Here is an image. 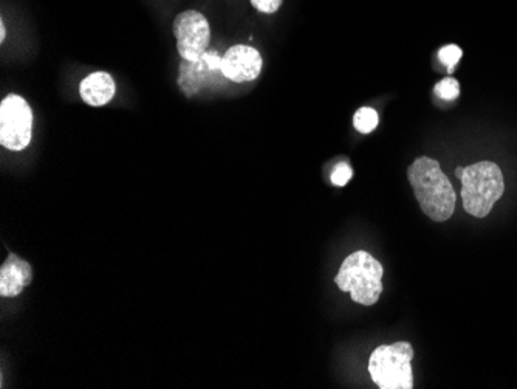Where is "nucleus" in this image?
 Segmentation results:
<instances>
[{
    "label": "nucleus",
    "instance_id": "1",
    "mask_svg": "<svg viewBox=\"0 0 517 389\" xmlns=\"http://www.w3.org/2000/svg\"><path fill=\"white\" fill-rule=\"evenodd\" d=\"M408 178L423 212L434 222H446L455 212V191L437 160L420 157L408 169Z\"/></svg>",
    "mask_w": 517,
    "mask_h": 389
},
{
    "label": "nucleus",
    "instance_id": "2",
    "mask_svg": "<svg viewBox=\"0 0 517 389\" xmlns=\"http://www.w3.org/2000/svg\"><path fill=\"white\" fill-rule=\"evenodd\" d=\"M461 180L463 208L474 218H487L505 191L504 174L493 161L463 168Z\"/></svg>",
    "mask_w": 517,
    "mask_h": 389
},
{
    "label": "nucleus",
    "instance_id": "3",
    "mask_svg": "<svg viewBox=\"0 0 517 389\" xmlns=\"http://www.w3.org/2000/svg\"><path fill=\"white\" fill-rule=\"evenodd\" d=\"M383 275L384 269L380 261L358 250L344 259L335 282L342 292H350L355 303L374 306L383 292Z\"/></svg>",
    "mask_w": 517,
    "mask_h": 389
},
{
    "label": "nucleus",
    "instance_id": "4",
    "mask_svg": "<svg viewBox=\"0 0 517 389\" xmlns=\"http://www.w3.org/2000/svg\"><path fill=\"white\" fill-rule=\"evenodd\" d=\"M414 348L408 341L378 346L369 359V374L380 389H412Z\"/></svg>",
    "mask_w": 517,
    "mask_h": 389
},
{
    "label": "nucleus",
    "instance_id": "5",
    "mask_svg": "<svg viewBox=\"0 0 517 389\" xmlns=\"http://www.w3.org/2000/svg\"><path fill=\"white\" fill-rule=\"evenodd\" d=\"M33 110L19 95H8L0 104V144L10 151H23L31 142Z\"/></svg>",
    "mask_w": 517,
    "mask_h": 389
},
{
    "label": "nucleus",
    "instance_id": "6",
    "mask_svg": "<svg viewBox=\"0 0 517 389\" xmlns=\"http://www.w3.org/2000/svg\"><path fill=\"white\" fill-rule=\"evenodd\" d=\"M177 48L183 61L194 63L206 53L210 46L211 29L208 19L199 12L180 13L172 23Z\"/></svg>",
    "mask_w": 517,
    "mask_h": 389
},
{
    "label": "nucleus",
    "instance_id": "7",
    "mask_svg": "<svg viewBox=\"0 0 517 389\" xmlns=\"http://www.w3.org/2000/svg\"><path fill=\"white\" fill-rule=\"evenodd\" d=\"M222 59L217 52H206L194 63L183 61L178 74L180 91L186 97H194L210 87L222 86L225 78Z\"/></svg>",
    "mask_w": 517,
    "mask_h": 389
},
{
    "label": "nucleus",
    "instance_id": "8",
    "mask_svg": "<svg viewBox=\"0 0 517 389\" xmlns=\"http://www.w3.org/2000/svg\"><path fill=\"white\" fill-rule=\"evenodd\" d=\"M261 53L253 47H231L222 59L223 74L227 80L233 81V82L256 80L261 74Z\"/></svg>",
    "mask_w": 517,
    "mask_h": 389
},
{
    "label": "nucleus",
    "instance_id": "9",
    "mask_svg": "<svg viewBox=\"0 0 517 389\" xmlns=\"http://www.w3.org/2000/svg\"><path fill=\"white\" fill-rule=\"evenodd\" d=\"M31 281H33L31 265L10 253L0 269V295L4 298L18 297Z\"/></svg>",
    "mask_w": 517,
    "mask_h": 389
},
{
    "label": "nucleus",
    "instance_id": "10",
    "mask_svg": "<svg viewBox=\"0 0 517 389\" xmlns=\"http://www.w3.org/2000/svg\"><path fill=\"white\" fill-rule=\"evenodd\" d=\"M115 81L110 74L106 72H97L89 74L81 81L80 95L84 103L93 108H101L112 101L115 97Z\"/></svg>",
    "mask_w": 517,
    "mask_h": 389
},
{
    "label": "nucleus",
    "instance_id": "11",
    "mask_svg": "<svg viewBox=\"0 0 517 389\" xmlns=\"http://www.w3.org/2000/svg\"><path fill=\"white\" fill-rule=\"evenodd\" d=\"M378 121H380L378 114L372 108H361L353 117V125L357 127V131L361 132V134H370V132L375 131Z\"/></svg>",
    "mask_w": 517,
    "mask_h": 389
},
{
    "label": "nucleus",
    "instance_id": "12",
    "mask_svg": "<svg viewBox=\"0 0 517 389\" xmlns=\"http://www.w3.org/2000/svg\"><path fill=\"white\" fill-rule=\"evenodd\" d=\"M434 92L437 93V97L442 98V99H455V98L459 97V93H461V84H459V81L455 80V78H444V80L440 81L435 89H434Z\"/></svg>",
    "mask_w": 517,
    "mask_h": 389
},
{
    "label": "nucleus",
    "instance_id": "13",
    "mask_svg": "<svg viewBox=\"0 0 517 389\" xmlns=\"http://www.w3.org/2000/svg\"><path fill=\"white\" fill-rule=\"evenodd\" d=\"M438 57H440V61L448 67L449 73H452L455 64L461 61V47L454 46V44L444 47V48L438 52Z\"/></svg>",
    "mask_w": 517,
    "mask_h": 389
},
{
    "label": "nucleus",
    "instance_id": "14",
    "mask_svg": "<svg viewBox=\"0 0 517 389\" xmlns=\"http://www.w3.org/2000/svg\"><path fill=\"white\" fill-rule=\"evenodd\" d=\"M352 176V168L349 167L347 163H338L333 172H332V176H330V180L336 186H346Z\"/></svg>",
    "mask_w": 517,
    "mask_h": 389
},
{
    "label": "nucleus",
    "instance_id": "15",
    "mask_svg": "<svg viewBox=\"0 0 517 389\" xmlns=\"http://www.w3.org/2000/svg\"><path fill=\"white\" fill-rule=\"evenodd\" d=\"M251 4L256 8L257 12L271 14V13L278 12L282 0H251Z\"/></svg>",
    "mask_w": 517,
    "mask_h": 389
},
{
    "label": "nucleus",
    "instance_id": "16",
    "mask_svg": "<svg viewBox=\"0 0 517 389\" xmlns=\"http://www.w3.org/2000/svg\"><path fill=\"white\" fill-rule=\"evenodd\" d=\"M0 40L2 42L5 40V25H4V22H0Z\"/></svg>",
    "mask_w": 517,
    "mask_h": 389
}]
</instances>
